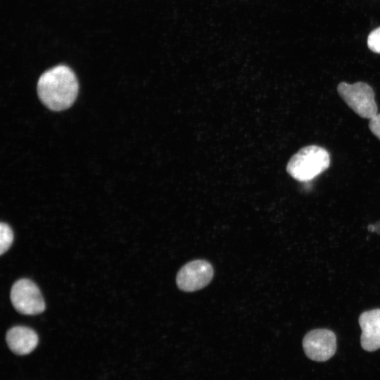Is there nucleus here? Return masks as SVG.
I'll return each mask as SVG.
<instances>
[{
	"mask_svg": "<svg viewBox=\"0 0 380 380\" xmlns=\"http://www.w3.org/2000/svg\"><path fill=\"white\" fill-rule=\"evenodd\" d=\"M11 300L15 310L23 315H37L45 309L38 286L28 279H21L14 283L11 290Z\"/></svg>",
	"mask_w": 380,
	"mask_h": 380,
	"instance_id": "nucleus-4",
	"label": "nucleus"
},
{
	"mask_svg": "<svg viewBox=\"0 0 380 380\" xmlns=\"http://www.w3.org/2000/svg\"><path fill=\"white\" fill-rule=\"evenodd\" d=\"M6 340L10 350L17 355H24L33 351L38 344V336L32 329L16 326L10 329Z\"/></svg>",
	"mask_w": 380,
	"mask_h": 380,
	"instance_id": "nucleus-8",
	"label": "nucleus"
},
{
	"mask_svg": "<svg viewBox=\"0 0 380 380\" xmlns=\"http://www.w3.org/2000/svg\"><path fill=\"white\" fill-rule=\"evenodd\" d=\"M368 230L370 232H374L375 227L374 224H369L367 227Z\"/></svg>",
	"mask_w": 380,
	"mask_h": 380,
	"instance_id": "nucleus-12",
	"label": "nucleus"
},
{
	"mask_svg": "<svg viewBox=\"0 0 380 380\" xmlns=\"http://www.w3.org/2000/svg\"><path fill=\"white\" fill-rule=\"evenodd\" d=\"M337 91L346 103L361 118L371 119L377 114L374 92L367 83L341 82L337 87Z\"/></svg>",
	"mask_w": 380,
	"mask_h": 380,
	"instance_id": "nucleus-3",
	"label": "nucleus"
},
{
	"mask_svg": "<svg viewBox=\"0 0 380 380\" xmlns=\"http://www.w3.org/2000/svg\"><path fill=\"white\" fill-rule=\"evenodd\" d=\"M359 324L362 348L369 352L380 348V309L363 312L359 317Z\"/></svg>",
	"mask_w": 380,
	"mask_h": 380,
	"instance_id": "nucleus-7",
	"label": "nucleus"
},
{
	"mask_svg": "<svg viewBox=\"0 0 380 380\" xmlns=\"http://www.w3.org/2000/svg\"><path fill=\"white\" fill-rule=\"evenodd\" d=\"M370 131L380 140V113H377L369 122Z\"/></svg>",
	"mask_w": 380,
	"mask_h": 380,
	"instance_id": "nucleus-11",
	"label": "nucleus"
},
{
	"mask_svg": "<svg viewBox=\"0 0 380 380\" xmlns=\"http://www.w3.org/2000/svg\"><path fill=\"white\" fill-rule=\"evenodd\" d=\"M213 268L204 260H195L184 265L178 272L176 282L184 291L192 292L206 286L213 277Z\"/></svg>",
	"mask_w": 380,
	"mask_h": 380,
	"instance_id": "nucleus-5",
	"label": "nucleus"
},
{
	"mask_svg": "<svg viewBox=\"0 0 380 380\" xmlns=\"http://www.w3.org/2000/svg\"><path fill=\"white\" fill-rule=\"evenodd\" d=\"M13 234L8 224L1 222L0 224V253L4 254L12 244Z\"/></svg>",
	"mask_w": 380,
	"mask_h": 380,
	"instance_id": "nucleus-9",
	"label": "nucleus"
},
{
	"mask_svg": "<svg viewBox=\"0 0 380 380\" xmlns=\"http://www.w3.org/2000/svg\"><path fill=\"white\" fill-rule=\"evenodd\" d=\"M37 93L49 109L63 110L70 107L78 94V82L68 66L59 65L44 72L37 82Z\"/></svg>",
	"mask_w": 380,
	"mask_h": 380,
	"instance_id": "nucleus-1",
	"label": "nucleus"
},
{
	"mask_svg": "<svg viewBox=\"0 0 380 380\" xmlns=\"http://www.w3.org/2000/svg\"><path fill=\"white\" fill-rule=\"evenodd\" d=\"M303 348L309 359L324 362L336 353V336L332 331L327 329H314L304 336Z\"/></svg>",
	"mask_w": 380,
	"mask_h": 380,
	"instance_id": "nucleus-6",
	"label": "nucleus"
},
{
	"mask_svg": "<svg viewBox=\"0 0 380 380\" xmlns=\"http://www.w3.org/2000/svg\"><path fill=\"white\" fill-rule=\"evenodd\" d=\"M330 165L329 152L323 147L310 145L300 149L289 160L287 172L299 182H309L325 171Z\"/></svg>",
	"mask_w": 380,
	"mask_h": 380,
	"instance_id": "nucleus-2",
	"label": "nucleus"
},
{
	"mask_svg": "<svg viewBox=\"0 0 380 380\" xmlns=\"http://www.w3.org/2000/svg\"><path fill=\"white\" fill-rule=\"evenodd\" d=\"M367 45L370 50L380 53V27L369 34L367 38Z\"/></svg>",
	"mask_w": 380,
	"mask_h": 380,
	"instance_id": "nucleus-10",
	"label": "nucleus"
}]
</instances>
